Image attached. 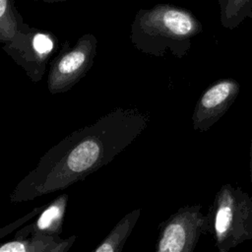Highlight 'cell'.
<instances>
[{
    "label": "cell",
    "instance_id": "cell-3",
    "mask_svg": "<svg viewBox=\"0 0 252 252\" xmlns=\"http://www.w3.org/2000/svg\"><path fill=\"white\" fill-rule=\"evenodd\" d=\"M208 233L220 252L252 240V197L241 187L221 185L207 213Z\"/></svg>",
    "mask_w": 252,
    "mask_h": 252
},
{
    "label": "cell",
    "instance_id": "cell-2",
    "mask_svg": "<svg viewBox=\"0 0 252 252\" xmlns=\"http://www.w3.org/2000/svg\"><path fill=\"white\" fill-rule=\"evenodd\" d=\"M203 31V26L192 11L169 3L140 9L131 24L130 39L139 51L157 57L167 53L184 57L192 39Z\"/></svg>",
    "mask_w": 252,
    "mask_h": 252
},
{
    "label": "cell",
    "instance_id": "cell-9",
    "mask_svg": "<svg viewBox=\"0 0 252 252\" xmlns=\"http://www.w3.org/2000/svg\"><path fill=\"white\" fill-rule=\"evenodd\" d=\"M77 236L61 238L60 235L35 234L25 239H13L0 246V252H67Z\"/></svg>",
    "mask_w": 252,
    "mask_h": 252
},
{
    "label": "cell",
    "instance_id": "cell-4",
    "mask_svg": "<svg viewBox=\"0 0 252 252\" xmlns=\"http://www.w3.org/2000/svg\"><path fill=\"white\" fill-rule=\"evenodd\" d=\"M97 39L83 34L74 45L65 41L49 63L47 89L51 94L66 93L83 79L94 65Z\"/></svg>",
    "mask_w": 252,
    "mask_h": 252
},
{
    "label": "cell",
    "instance_id": "cell-15",
    "mask_svg": "<svg viewBox=\"0 0 252 252\" xmlns=\"http://www.w3.org/2000/svg\"><path fill=\"white\" fill-rule=\"evenodd\" d=\"M34 1H42L45 3H57V2H64V1H70V0H34Z\"/></svg>",
    "mask_w": 252,
    "mask_h": 252
},
{
    "label": "cell",
    "instance_id": "cell-12",
    "mask_svg": "<svg viewBox=\"0 0 252 252\" xmlns=\"http://www.w3.org/2000/svg\"><path fill=\"white\" fill-rule=\"evenodd\" d=\"M220 20L223 28L234 30L246 19L252 18V0H218Z\"/></svg>",
    "mask_w": 252,
    "mask_h": 252
},
{
    "label": "cell",
    "instance_id": "cell-8",
    "mask_svg": "<svg viewBox=\"0 0 252 252\" xmlns=\"http://www.w3.org/2000/svg\"><path fill=\"white\" fill-rule=\"evenodd\" d=\"M68 199V194L64 193L46 204L34 221L16 231L14 239H25L35 234L60 235L63 231Z\"/></svg>",
    "mask_w": 252,
    "mask_h": 252
},
{
    "label": "cell",
    "instance_id": "cell-1",
    "mask_svg": "<svg viewBox=\"0 0 252 252\" xmlns=\"http://www.w3.org/2000/svg\"><path fill=\"white\" fill-rule=\"evenodd\" d=\"M149 123L150 116L144 110L116 107L70 133L47 150L16 185L10 202H28L84 180L134 143Z\"/></svg>",
    "mask_w": 252,
    "mask_h": 252
},
{
    "label": "cell",
    "instance_id": "cell-11",
    "mask_svg": "<svg viewBox=\"0 0 252 252\" xmlns=\"http://www.w3.org/2000/svg\"><path fill=\"white\" fill-rule=\"evenodd\" d=\"M15 6L14 0H0V41L10 42L20 32L28 28Z\"/></svg>",
    "mask_w": 252,
    "mask_h": 252
},
{
    "label": "cell",
    "instance_id": "cell-7",
    "mask_svg": "<svg viewBox=\"0 0 252 252\" xmlns=\"http://www.w3.org/2000/svg\"><path fill=\"white\" fill-rule=\"evenodd\" d=\"M240 93V84L233 78L220 79L209 86L198 98L192 114L195 131L206 132L230 108Z\"/></svg>",
    "mask_w": 252,
    "mask_h": 252
},
{
    "label": "cell",
    "instance_id": "cell-6",
    "mask_svg": "<svg viewBox=\"0 0 252 252\" xmlns=\"http://www.w3.org/2000/svg\"><path fill=\"white\" fill-rule=\"evenodd\" d=\"M59 41L48 31L29 26L10 42L3 44V50L20 65L33 82L42 79L47 64L57 54Z\"/></svg>",
    "mask_w": 252,
    "mask_h": 252
},
{
    "label": "cell",
    "instance_id": "cell-10",
    "mask_svg": "<svg viewBox=\"0 0 252 252\" xmlns=\"http://www.w3.org/2000/svg\"><path fill=\"white\" fill-rule=\"evenodd\" d=\"M141 216V209L125 215L93 252H121Z\"/></svg>",
    "mask_w": 252,
    "mask_h": 252
},
{
    "label": "cell",
    "instance_id": "cell-14",
    "mask_svg": "<svg viewBox=\"0 0 252 252\" xmlns=\"http://www.w3.org/2000/svg\"><path fill=\"white\" fill-rule=\"evenodd\" d=\"M249 171H250V181L252 183V131H251L250 149H249Z\"/></svg>",
    "mask_w": 252,
    "mask_h": 252
},
{
    "label": "cell",
    "instance_id": "cell-13",
    "mask_svg": "<svg viewBox=\"0 0 252 252\" xmlns=\"http://www.w3.org/2000/svg\"><path fill=\"white\" fill-rule=\"evenodd\" d=\"M45 207V205H43V206H40V207H36V208H34L32 212H30L29 214H27L26 216H24V217H22V218H20L19 220H15L14 222H11L10 224H8L7 226H4L3 228H1V230H0V237L2 238V237H4L6 234H8V233H10V232H12L15 228H18V227H20L22 224H24L26 221H28V220H30L31 219H32V218H34V217H36L42 210H43V208Z\"/></svg>",
    "mask_w": 252,
    "mask_h": 252
},
{
    "label": "cell",
    "instance_id": "cell-5",
    "mask_svg": "<svg viewBox=\"0 0 252 252\" xmlns=\"http://www.w3.org/2000/svg\"><path fill=\"white\" fill-rule=\"evenodd\" d=\"M202 234H208L207 214L202 205H186L158 225L156 252H193Z\"/></svg>",
    "mask_w": 252,
    "mask_h": 252
}]
</instances>
